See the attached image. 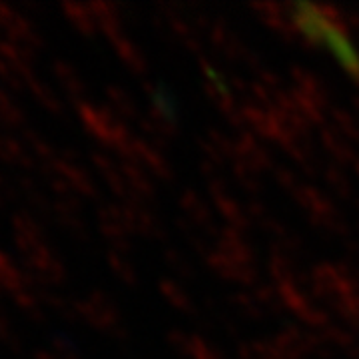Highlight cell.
Here are the masks:
<instances>
[{
	"mask_svg": "<svg viewBox=\"0 0 359 359\" xmlns=\"http://www.w3.org/2000/svg\"><path fill=\"white\" fill-rule=\"evenodd\" d=\"M25 130V114L16 106L8 92L0 88V130Z\"/></svg>",
	"mask_w": 359,
	"mask_h": 359,
	"instance_id": "cell-4",
	"label": "cell"
},
{
	"mask_svg": "<svg viewBox=\"0 0 359 359\" xmlns=\"http://www.w3.org/2000/svg\"><path fill=\"white\" fill-rule=\"evenodd\" d=\"M290 18L295 22L299 34H304L309 42L327 44L351 74H359V56L325 14L311 6H294Z\"/></svg>",
	"mask_w": 359,
	"mask_h": 359,
	"instance_id": "cell-1",
	"label": "cell"
},
{
	"mask_svg": "<svg viewBox=\"0 0 359 359\" xmlns=\"http://www.w3.org/2000/svg\"><path fill=\"white\" fill-rule=\"evenodd\" d=\"M0 341L8 349H13L14 353H20L22 351V344H20V337L14 330L13 321L8 320L2 311H0Z\"/></svg>",
	"mask_w": 359,
	"mask_h": 359,
	"instance_id": "cell-9",
	"label": "cell"
},
{
	"mask_svg": "<svg viewBox=\"0 0 359 359\" xmlns=\"http://www.w3.org/2000/svg\"><path fill=\"white\" fill-rule=\"evenodd\" d=\"M54 74L58 76V80L62 82V86H65L72 96H78L80 92H82V82H80V78L76 76V72L72 70V66H68L62 60H58V62H54Z\"/></svg>",
	"mask_w": 359,
	"mask_h": 359,
	"instance_id": "cell-7",
	"label": "cell"
},
{
	"mask_svg": "<svg viewBox=\"0 0 359 359\" xmlns=\"http://www.w3.org/2000/svg\"><path fill=\"white\" fill-rule=\"evenodd\" d=\"M66 14L70 16V20L82 30V32H92L94 30V22H92V16L88 14L86 6H80V4H65Z\"/></svg>",
	"mask_w": 359,
	"mask_h": 359,
	"instance_id": "cell-10",
	"label": "cell"
},
{
	"mask_svg": "<svg viewBox=\"0 0 359 359\" xmlns=\"http://www.w3.org/2000/svg\"><path fill=\"white\" fill-rule=\"evenodd\" d=\"M2 202H4V200H2V198H0V205H2Z\"/></svg>",
	"mask_w": 359,
	"mask_h": 359,
	"instance_id": "cell-14",
	"label": "cell"
},
{
	"mask_svg": "<svg viewBox=\"0 0 359 359\" xmlns=\"http://www.w3.org/2000/svg\"><path fill=\"white\" fill-rule=\"evenodd\" d=\"M13 226L14 231L18 236H28V238H40V240H44L42 238V226L39 224V219L34 218L30 212H26L25 208L13 214Z\"/></svg>",
	"mask_w": 359,
	"mask_h": 359,
	"instance_id": "cell-6",
	"label": "cell"
},
{
	"mask_svg": "<svg viewBox=\"0 0 359 359\" xmlns=\"http://www.w3.org/2000/svg\"><path fill=\"white\" fill-rule=\"evenodd\" d=\"M0 160L2 162H11L16 166L26 168V170H32L34 168V160L28 152L25 144L16 138L11 136H0Z\"/></svg>",
	"mask_w": 359,
	"mask_h": 359,
	"instance_id": "cell-2",
	"label": "cell"
},
{
	"mask_svg": "<svg viewBox=\"0 0 359 359\" xmlns=\"http://www.w3.org/2000/svg\"><path fill=\"white\" fill-rule=\"evenodd\" d=\"M52 347H54V351H56V358L58 359H78L74 347L70 346L65 337H60V335L52 339Z\"/></svg>",
	"mask_w": 359,
	"mask_h": 359,
	"instance_id": "cell-12",
	"label": "cell"
},
{
	"mask_svg": "<svg viewBox=\"0 0 359 359\" xmlns=\"http://www.w3.org/2000/svg\"><path fill=\"white\" fill-rule=\"evenodd\" d=\"M0 287L11 295L25 287L22 268H18L4 252H0Z\"/></svg>",
	"mask_w": 359,
	"mask_h": 359,
	"instance_id": "cell-3",
	"label": "cell"
},
{
	"mask_svg": "<svg viewBox=\"0 0 359 359\" xmlns=\"http://www.w3.org/2000/svg\"><path fill=\"white\" fill-rule=\"evenodd\" d=\"M34 359H58L54 353L50 351H46V349H36L34 351Z\"/></svg>",
	"mask_w": 359,
	"mask_h": 359,
	"instance_id": "cell-13",
	"label": "cell"
},
{
	"mask_svg": "<svg viewBox=\"0 0 359 359\" xmlns=\"http://www.w3.org/2000/svg\"><path fill=\"white\" fill-rule=\"evenodd\" d=\"M0 80H2L4 86H8L14 92H22L26 86L22 72L14 65H11L8 60H4V58H0Z\"/></svg>",
	"mask_w": 359,
	"mask_h": 359,
	"instance_id": "cell-8",
	"label": "cell"
},
{
	"mask_svg": "<svg viewBox=\"0 0 359 359\" xmlns=\"http://www.w3.org/2000/svg\"><path fill=\"white\" fill-rule=\"evenodd\" d=\"M0 198L6 200V202H20L25 200L20 188H18V182L14 178V174H6V172H0Z\"/></svg>",
	"mask_w": 359,
	"mask_h": 359,
	"instance_id": "cell-11",
	"label": "cell"
},
{
	"mask_svg": "<svg viewBox=\"0 0 359 359\" xmlns=\"http://www.w3.org/2000/svg\"><path fill=\"white\" fill-rule=\"evenodd\" d=\"M25 80L26 88L34 94V98H36L44 108H48L50 112H62V104L56 98V94L52 92V88L48 84H44L42 80H39V78L34 76V72H28L25 76Z\"/></svg>",
	"mask_w": 359,
	"mask_h": 359,
	"instance_id": "cell-5",
	"label": "cell"
}]
</instances>
